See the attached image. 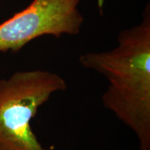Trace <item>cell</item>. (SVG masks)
<instances>
[{
  "instance_id": "2",
  "label": "cell",
  "mask_w": 150,
  "mask_h": 150,
  "mask_svg": "<svg viewBox=\"0 0 150 150\" xmlns=\"http://www.w3.org/2000/svg\"><path fill=\"white\" fill-rule=\"evenodd\" d=\"M68 84L51 71H17L0 80V150H51L34 134L31 121L54 93Z\"/></svg>"
},
{
  "instance_id": "1",
  "label": "cell",
  "mask_w": 150,
  "mask_h": 150,
  "mask_svg": "<svg viewBox=\"0 0 150 150\" xmlns=\"http://www.w3.org/2000/svg\"><path fill=\"white\" fill-rule=\"evenodd\" d=\"M79 63L108 82L103 106L134 132L139 150H150V8L143 19L118 34L110 50L82 54Z\"/></svg>"
},
{
  "instance_id": "4",
  "label": "cell",
  "mask_w": 150,
  "mask_h": 150,
  "mask_svg": "<svg viewBox=\"0 0 150 150\" xmlns=\"http://www.w3.org/2000/svg\"><path fill=\"white\" fill-rule=\"evenodd\" d=\"M103 2V0H98V7H99V8H102Z\"/></svg>"
},
{
  "instance_id": "3",
  "label": "cell",
  "mask_w": 150,
  "mask_h": 150,
  "mask_svg": "<svg viewBox=\"0 0 150 150\" xmlns=\"http://www.w3.org/2000/svg\"><path fill=\"white\" fill-rule=\"evenodd\" d=\"M81 0H33L28 7L0 23V53L20 51L33 40L79 34L84 18Z\"/></svg>"
}]
</instances>
